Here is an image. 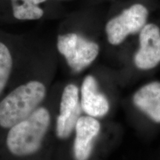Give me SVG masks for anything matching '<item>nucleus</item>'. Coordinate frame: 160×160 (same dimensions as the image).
<instances>
[{
    "mask_svg": "<svg viewBox=\"0 0 160 160\" xmlns=\"http://www.w3.org/2000/svg\"><path fill=\"white\" fill-rule=\"evenodd\" d=\"M52 122L51 110L43 104L29 117L5 131L0 138V148L18 159L34 156L42 148Z\"/></svg>",
    "mask_w": 160,
    "mask_h": 160,
    "instance_id": "obj_1",
    "label": "nucleus"
},
{
    "mask_svg": "<svg viewBox=\"0 0 160 160\" xmlns=\"http://www.w3.org/2000/svg\"><path fill=\"white\" fill-rule=\"evenodd\" d=\"M48 86L42 79L22 77L0 97V138L12 126L29 117L43 105L48 96Z\"/></svg>",
    "mask_w": 160,
    "mask_h": 160,
    "instance_id": "obj_2",
    "label": "nucleus"
},
{
    "mask_svg": "<svg viewBox=\"0 0 160 160\" xmlns=\"http://www.w3.org/2000/svg\"><path fill=\"white\" fill-rule=\"evenodd\" d=\"M57 48L70 68L76 73L91 65L99 53L97 42L73 32L58 36Z\"/></svg>",
    "mask_w": 160,
    "mask_h": 160,
    "instance_id": "obj_3",
    "label": "nucleus"
},
{
    "mask_svg": "<svg viewBox=\"0 0 160 160\" xmlns=\"http://www.w3.org/2000/svg\"><path fill=\"white\" fill-rule=\"evenodd\" d=\"M149 11L142 4H133L111 18L105 25L108 42L119 45L130 35L136 34L147 24Z\"/></svg>",
    "mask_w": 160,
    "mask_h": 160,
    "instance_id": "obj_4",
    "label": "nucleus"
},
{
    "mask_svg": "<svg viewBox=\"0 0 160 160\" xmlns=\"http://www.w3.org/2000/svg\"><path fill=\"white\" fill-rule=\"evenodd\" d=\"M79 88L74 84L65 85L59 102V111L55 119L54 132L58 139H68L82 113Z\"/></svg>",
    "mask_w": 160,
    "mask_h": 160,
    "instance_id": "obj_5",
    "label": "nucleus"
},
{
    "mask_svg": "<svg viewBox=\"0 0 160 160\" xmlns=\"http://www.w3.org/2000/svg\"><path fill=\"white\" fill-rule=\"evenodd\" d=\"M139 48L133 62L137 68L149 71L160 64V28L147 23L139 32Z\"/></svg>",
    "mask_w": 160,
    "mask_h": 160,
    "instance_id": "obj_6",
    "label": "nucleus"
},
{
    "mask_svg": "<svg viewBox=\"0 0 160 160\" xmlns=\"http://www.w3.org/2000/svg\"><path fill=\"white\" fill-rule=\"evenodd\" d=\"M101 125L97 118L81 116L76 124L73 153L75 160H88L93 151V143L99 134Z\"/></svg>",
    "mask_w": 160,
    "mask_h": 160,
    "instance_id": "obj_7",
    "label": "nucleus"
},
{
    "mask_svg": "<svg viewBox=\"0 0 160 160\" xmlns=\"http://www.w3.org/2000/svg\"><path fill=\"white\" fill-rule=\"evenodd\" d=\"M79 102L82 111L90 117H103L109 112L108 99L99 91L97 79L92 75H88L84 78Z\"/></svg>",
    "mask_w": 160,
    "mask_h": 160,
    "instance_id": "obj_8",
    "label": "nucleus"
},
{
    "mask_svg": "<svg viewBox=\"0 0 160 160\" xmlns=\"http://www.w3.org/2000/svg\"><path fill=\"white\" fill-rule=\"evenodd\" d=\"M133 102L151 121L160 124V82L153 81L142 86L133 94Z\"/></svg>",
    "mask_w": 160,
    "mask_h": 160,
    "instance_id": "obj_9",
    "label": "nucleus"
},
{
    "mask_svg": "<svg viewBox=\"0 0 160 160\" xmlns=\"http://www.w3.org/2000/svg\"><path fill=\"white\" fill-rule=\"evenodd\" d=\"M19 74L11 48L0 39V97L14 83Z\"/></svg>",
    "mask_w": 160,
    "mask_h": 160,
    "instance_id": "obj_10",
    "label": "nucleus"
},
{
    "mask_svg": "<svg viewBox=\"0 0 160 160\" xmlns=\"http://www.w3.org/2000/svg\"><path fill=\"white\" fill-rule=\"evenodd\" d=\"M13 15L15 19L21 21H30L41 19L44 10L40 4L47 0H11Z\"/></svg>",
    "mask_w": 160,
    "mask_h": 160,
    "instance_id": "obj_11",
    "label": "nucleus"
}]
</instances>
